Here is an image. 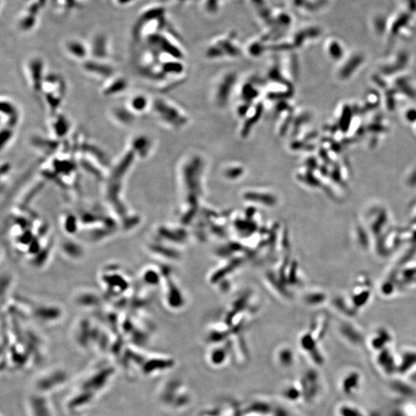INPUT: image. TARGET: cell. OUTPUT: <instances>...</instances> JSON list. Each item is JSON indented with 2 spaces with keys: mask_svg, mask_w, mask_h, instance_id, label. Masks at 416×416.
Wrapping results in <instances>:
<instances>
[{
  "mask_svg": "<svg viewBox=\"0 0 416 416\" xmlns=\"http://www.w3.org/2000/svg\"><path fill=\"white\" fill-rule=\"evenodd\" d=\"M115 372V367L111 364H98L88 370L66 399L67 411L77 412L91 405L112 382Z\"/></svg>",
  "mask_w": 416,
  "mask_h": 416,
  "instance_id": "6da1fadb",
  "label": "cell"
},
{
  "mask_svg": "<svg viewBox=\"0 0 416 416\" xmlns=\"http://www.w3.org/2000/svg\"><path fill=\"white\" fill-rule=\"evenodd\" d=\"M157 399L164 408L181 411L191 405L193 395L187 384L179 378H169L160 385Z\"/></svg>",
  "mask_w": 416,
  "mask_h": 416,
  "instance_id": "7a4b0ae2",
  "label": "cell"
},
{
  "mask_svg": "<svg viewBox=\"0 0 416 416\" xmlns=\"http://www.w3.org/2000/svg\"><path fill=\"white\" fill-rule=\"evenodd\" d=\"M71 374L64 367H51L39 373L32 382V391L51 394L68 384Z\"/></svg>",
  "mask_w": 416,
  "mask_h": 416,
  "instance_id": "3957f363",
  "label": "cell"
},
{
  "mask_svg": "<svg viewBox=\"0 0 416 416\" xmlns=\"http://www.w3.org/2000/svg\"><path fill=\"white\" fill-rule=\"evenodd\" d=\"M152 107L160 121L171 128L180 129L187 124V117L184 111L173 105L170 101L159 99L152 104Z\"/></svg>",
  "mask_w": 416,
  "mask_h": 416,
  "instance_id": "277c9868",
  "label": "cell"
},
{
  "mask_svg": "<svg viewBox=\"0 0 416 416\" xmlns=\"http://www.w3.org/2000/svg\"><path fill=\"white\" fill-rule=\"evenodd\" d=\"M50 394L32 391L27 396L25 408L27 416H55V409Z\"/></svg>",
  "mask_w": 416,
  "mask_h": 416,
  "instance_id": "5b68a950",
  "label": "cell"
},
{
  "mask_svg": "<svg viewBox=\"0 0 416 416\" xmlns=\"http://www.w3.org/2000/svg\"><path fill=\"white\" fill-rule=\"evenodd\" d=\"M65 50L67 54L76 60H84L87 57L90 49L83 41L72 39L65 44Z\"/></svg>",
  "mask_w": 416,
  "mask_h": 416,
  "instance_id": "8992f818",
  "label": "cell"
},
{
  "mask_svg": "<svg viewBox=\"0 0 416 416\" xmlns=\"http://www.w3.org/2000/svg\"><path fill=\"white\" fill-rule=\"evenodd\" d=\"M151 107L152 104L144 94H135L129 99V110L136 113V115L144 114Z\"/></svg>",
  "mask_w": 416,
  "mask_h": 416,
  "instance_id": "52a82bcc",
  "label": "cell"
},
{
  "mask_svg": "<svg viewBox=\"0 0 416 416\" xmlns=\"http://www.w3.org/2000/svg\"><path fill=\"white\" fill-rule=\"evenodd\" d=\"M361 378L358 373L350 372L344 376L341 382V388L343 392L347 394H352L358 389L360 386Z\"/></svg>",
  "mask_w": 416,
  "mask_h": 416,
  "instance_id": "ba28073f",
  "label": "cell"
},
{
  "mask_svg": "<svg viewBox=\"0 0 416 416\" xmlns=\"http://www.w3.org/2000/svg\"><path fill=\"white\" fill-rule=\"evenodd\" d=\"M107 40L104 36L98 35L94 40L92 45V51L99 57L107 56Z\"/></svg>",
  "mask_w": 416,
  "mask_h": 416,
  "instance_id": "9c48e42d",
  "label": "cell"
},
{
  "mask_svg": "<svg viewBox=\"0 0 416 416\" xmlns=\"http://www.w3.org/2000/svg\"><path fill=\"white\" fill-rule=\"evenodd\" d=\"M340 415L341 416H361V412L358 409L350 407V406H342L340 408Z\"/></svg>",
  "mask_w": 416,
  "mask_h": 416,
  "instance_id": "30bf717a",
  "label": "cell"
},
{
  "mask_svg": "<svg viewBox=\"0 0 416 416\" xmlns=\"http://www.w3.org/2000/svg\"><path fill=\"white\" fill-rule=\"evenodd\" d=\"M134 0H117V4L119 5L126 6L132 3Z\"/></svg>",
  "mask_w": 416,
  "mask_h": 416,
  "instance_id": "8fae6325",
  "label": "cell"
}]
</instances>
